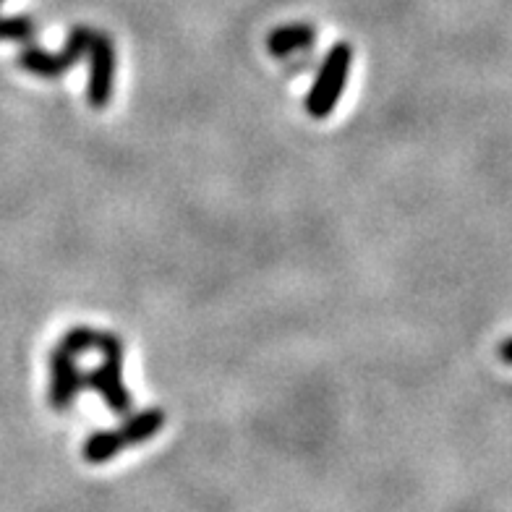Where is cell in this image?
<instances>
[{"label": "cell", "instance_id": "obj_9", "mask_svg": "<svg viewBox=\"0 0 512 512\" xmlns=\"http://www.w3.org/2000/svg\"><path fill=\"white\" fill-rule=\"evenodd\" d=\"M97 332L100 330H92V327H87V324H79V327H71V330L61 337V343L58 345L66 348L68 353H74V356H81V353L95 351Z\"/></svg>", "mask_w": 512, "mask_h": 512}, {"label": "cell", "instance_id": "obj_6", "mask_svg": "<svg viewBox=\"0 0 512 512\" xmlns=\"http://www.w3.org/2000/svg\"><path fill=\"white\" fill-rule=\"evenodd\" d=\"M317 40V29L311 24H283V27L272 29L270 37H267V50H270L275 58H288L296 50H304L309 45H314Z\"/></svg>", "mask_w": 512, "mask_h": 512}, {"label": "cell", "instance_id": "obj_5", "mask_svg": "<svg viewBox=\"0 0 512 512\" xmlns=\"http://www.w3.org/2000/svg\"><path fill=\"white\" fill-rule=\"evenodd\" d=\"M74 353H68L66 348L55 345L50 353V405L53 411L63 413L71 408L81 390V374L76 366Z\"/></svg>", "mask_w": 512, "mask_h": 512}, {"label": "cell", "instance_id": "obj_11", "mask_svg": "<svg viewBox=\"0 0 512 512\" xmlns=\"http://www.w3.org/2000/svg\"><path fill=\"white\" fill-rule=\"evenodd\" d=\"M497 353H499V358L505 361V364L512 366V337H507V340H502V343H499Z\"/></svg>", "mask_w": 512, "mask_h": 512}, {"label": "cell", "instance_id": "obj_10", "mask_svg": "<svg viewBox=\"0 0 512 512\" xmlns=\"http://www.w3.org/2000/svg\"><path fill=\"white\" fill-rule=\"evenodd\" d=\"M34 32H37V24L29 16H14V19L0 16V42H29Z\"/></svg>", "mask_w": 512, "mask_h": 512}, {"label": "cell", "instance_id": "obj_7", "mask_svg": "<svg viewBox=\"0 0 512 512\" xmlns=\"http://www.w3.org/2000/svg\"><path fill=\"white\" fill-rule=\"evenodd\" d=\"M162 426H165V411L162 408H144L139 413H128L123 426H118V434L123 437L126 447H131L157 437L162 432Z\"/></svg>", "mask_w": 512, "mask_h": 512}, {"label": "cell", "instance_id": "obj_3", "mask_svg": "<svg viewBox=\"0 0 512 512\" xmlns=\"http://www.w3.org/2000/svg\"><path fill=\"white\" fill-rule=\"evenodd\" d=\"M89 42H92V29L89 27H74L68 32L66 48L61 53H48L40 48H27L19 53V68H24L27 74L40 76V79H58L74 68L76 63L87 55Z\"/></svg>", "mask_w": 512, "mask_h": 512}, {"label": "cell", "instance_id": "obj_1", "mask_svg": "<svg viewBox=\"0 0 512 512\" xmlns=\"http://www.w3.org/2000/svg\"><path fill=\"white\" fill-rule=\"evenodd\" d=\"M95 351L102 353V364L81 377V387L102 395L115 416L131 413V395L123 384V343L113 332H97Z\"/></svg>", "mask_w": 512, "mask_h": 512}, {"label": "cell", "instance_id": "obj_2", "mask_svg": "<svg viewBox=\"0 0 512 512\" xmlns=\"http://www.w3.org/2000/svg\"><path fill=\"white\" fill-rule=\"evenodd\" d=\"M351 63L353 48L348 42H337L335 48L327 53L317 79L311 84L309 97H306V113L311 118L322 121V118H327L337 108V102H340V95H343L345 89V81H348V74H351Z\"/></svg>", "mask_w": 512, "mask_h": 512}, {"label": "cell", "instance_id": "obj_8", "mask_svg": "<svg viewBox=\"0 0 512 512\" xmlns=\"http://www.w3.org/2000/svg\"><path fill=\"white\" fill-rule=\"evenodd\" d=\"M123 450H126V442H123V437L118 434V429H102V432L89 434L84 447H81V455H84L87 463L100 465L118 458Z\"/></svg>", "mask_w": 512, "mask_h": 512}, {"label": "cell", "instance_id": "obj_12", "mask_svg": "<svg viewBox=\"0 0 512 512\" xmlns=\"http://www.w3.org/2000/svg\"><path fill=\"white\" fill-rule=\"evenodd\" d=\"M0 3H3V0H0Z\"/></svg>", "mask_w": 512, "mask_h": 512}, {"label": "cell", "instance_id": "obj_4", "mask_svg": "<svg viewBox=\"0 0 512 512\" xmlns=\"http://www.w3.org/2000/svg\"><path fill=\"white\" fill-rule=\"evenodd\" d=\"M89 58V81H87V100L95 110L108 108L113 97V79H115V48L105 32H92V42L87 50Z\"/></svg>", "mask_w": 512, "mask_h": 512}]
</instances>
